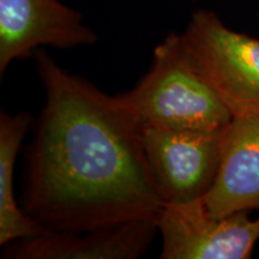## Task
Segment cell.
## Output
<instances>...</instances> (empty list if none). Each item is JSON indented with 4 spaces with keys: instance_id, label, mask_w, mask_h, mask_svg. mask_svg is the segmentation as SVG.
I'll return each mask as SVG.
<instances>
[{
    "instance_id": "7",
    "label": "cell",
    "mask_w": 259,
    "mask_h": 259,
    "mask_svg": "<svg viewBox=\"0 0 259 259\" xmlns=\"http://www.w3.org/2000/svg\"><path fill=\"white\" fill-rule=\"evenodd\" d=\"M158 233L157 219L131 220L77 233L45 232L5 245L4 258L135 259L144 254Z\"/></svg>"
},
{
    "instance_id": "9",
    "label": "cell",
    "mask_w": 259,
    "mask_h": 259,
    "mask_svg": "<svg viewBox=\"0 0 259 259\" xmlns=\"http://www.w3.org/2000/svg\"><path fill=\"white\" fill-rule=\"evenodd\" d=\"M31 124L25 112L0 113V245L47 232L19 208L14 193V170L22 142Z\"/></svg>"
},
{
    "instance_id": "1",
    "label": "cell",
    "mask_w": 259,
    "mask_h": 259,
    "mask_svg": "<svg viewBox=\"0 0 259 259\" xmlns=\"http://www.w3.org/2000/svg\"><path fill=\"white\" fill-rule=\"evenodd\" d=\"M35 58L46 103L28 151L25 213L60 233L157 219L164 203L135 119L46 52Z\"/></svg>"
},
{
    "instance_id": "6",
    "label": "cell",
    "mask_w": 259,
    "mask_h": 259,
    "mask_svg": "<svg viewBox=\"0 0 259 259\" xmlns=\"http://www.w3.org/2000/svg\"><path fill=\"white\" fill-rule=\"evenodd\" d=\"M96 32L83 15L59 0H0V74L15 60L42 46L60 50L89 46Z\"/></svg>"
},
{
    "instance_id": "3",
    "label": "cell",
    "mask_w": 259,
    "mask_h": 259,
    "mask_svg": "<svg viewBox=\"0 0 259 259\" xmlns=\"http://www.w3.org/2000/svg\"><path fill=\"white\" fill-rule=\"evenodd\" d=\"M181 34L232 118L259 114V38L233 30L216 12L203 9L193 12Z\"/></svg>"
},
{
    "instance_id": "2",
    "label": "cell",
    "mask_w": 259,
    "mask_h": 259,
    "mask_svg": "<svg viewBox=\"0 0 259 259\" xmlns=\"http://www.w3.org/2000/svg\"><path fill=\"white\" fill-rule=\"evenodd\" d=\"M141 128L218 131L232 120L225 103L203 78L183 34L169 32L134 89L115 96Z\"/></svg>"
},
{
    "instance_id": "4",
    "label": "cell",
    "mask_w": 259,
    "mask_h": 259,
    "mask_svg": "<svg viewBox=\"0 0 259 259\" xmlns=\"http://www.w3.org/2000/svg\"><path fill=\"white\" fill-rule=\"evenodd\" d=\"M221 132L143 127L142 143L164 204L204 198L218 176Z\"/></svg>"
},
{
    "instance_id": "5",
    "label": "cell",
    "mask_w": 259,
    "mask_h": 259,
    "mask_svg": "<svg viewBox=\"0 0 259 259\" xmlns=\"http://www.w3.org/2000/svg\"><path fill=\"white\" fill-rule=\"evenodd\" d=\"M250 211L213 218L204 198L164 204L157 218L161 259H247L259 239V219Z\"/></svg>"
},
{
    "instance_id": "8",
    "label": "cell",
    "mask_w": 259,
    "mask_h": 259,
    "mask_svg": "<svg viewBox=\"0 0 259 259\" xmlns=\"http://www.w3.org/2000/svg\"><path fill=\"white\" fill-rule=\"evenodd\" d=\"M204 204L213 218L259 210V114L234 116L222 128L219 171Z\"/></svg>"
}]
</instances>
